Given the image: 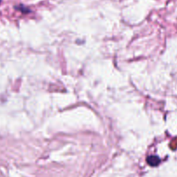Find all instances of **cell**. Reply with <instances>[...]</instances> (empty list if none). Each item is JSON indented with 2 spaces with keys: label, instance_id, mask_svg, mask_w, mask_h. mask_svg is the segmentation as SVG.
Returning <instances> with one entry per match:
<instances>
[{
  "label": "cell",
  "instance_id": "cell-1",
  "mask_svg": "<svg viewBox=\"0 0 177 177\" xmlns=\"http://www.w3.org/2000/svg\"><path fill=\"white\" fill-rule=\"evenodd\" d=\"M148 164L151 165V166H156L157 164L160 162V159H159V157L156 156H149L148 158Z\"/></svg>",
  "mask_w": 177,
  "mask_h": 177
}]
</instances>
